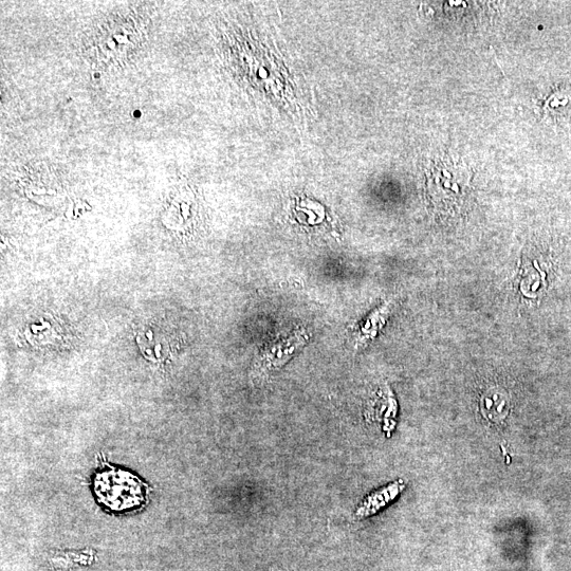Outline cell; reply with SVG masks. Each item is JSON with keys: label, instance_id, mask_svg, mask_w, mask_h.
I'll use <instances>...</instances> for the list:
<instances>
[{"label": "cell", "instance_id": "obj_1", "mask_svg": "<svg viewBox=\"0 0 571 571\" xmlns=\"http://www.w3.org/2000/svg\"><path fill=\"white\" fill-rule=\"evenodd\" d=\"M430 194L438 206L447 209L463 204L472 179L468 165L453 157H437L427 171Z\"/></svg>", "mask_w": 571, "mask_h": 571}, {"label": "cell", "instance_id": "obj_2", "mask_svg": "<svg viewBox=\"0 0 571 571\" xmlns=\"http://www.w3.org/2000/svg\"><path fill=\"white\" fill-rule=\"evenodd\" d=\"M97 492L107 505L124 509L141 502V483L133 475L123 472H104L97 477Z\"/></svg>", "mask_w": 571, "mask_h": 571}, {"label": "cell", "instance_id": "obj_3", "mask_svg": "<svg viewBox=\"0 0 571 571\" xmlns=\"http://www.w3.org/2000/svg\"><path fill=\"white\" fill-rule=\"evenodd\" d=\"M304 328L268 345L253 367V376L257 379L268 377L279 371L308 341Z\"/></svg>", "mask_w": 571, "mask_h": 571}, {"label": "cell", "instance_id": "obj_4", "mask_svg": "<svg viewBox=\"0 0 571 571\" xmlns=\"http://www.w3.org/2000/svg\"><path fill=\"white\" fill-rule=\"evenodd\" d=\"M510 409V399L501 389H491L481 400V410L485 418L492 422L504 420Z\"/></svg>", "mask_w": 571, "mask_h": 571}, {"label": "cell", "instance_id": "obj_5", "mask_svg": "<svg viewBox=\"0 0 571 571\" xmlns=\"http://www.w3.org/2000/svg\"><path fill=\"white\" fill-rule=\"evenodd\" d=\"M269 571H280V570H269Z\"/></svg>", "mask_w": 571, "mask_h": 571}]
</instances>
